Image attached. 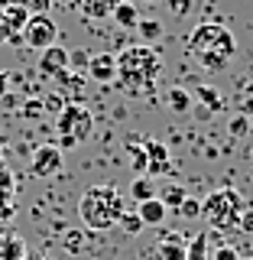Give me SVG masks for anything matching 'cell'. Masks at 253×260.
I'll list each match as a JSON object with an SVG mask.
<instances>
[{
	"label": "cell",
	"mask_w": 253,
	"mask_h": 260,
	"mask_svg": "<svg viewBox=\"0 0 253 260\" xmlns=\"http://www.w3.org/2000/svg\"><path fill=\"white\" fill-rule=\"evenodd\" d=\"M117 4L120 0H78V13L85 16L88 23H101V20H107L114 13Z\"/></svg>",
	"instance_id": "11"
},
{
	"label": "cell",
	"mask_w": 253,
	"mask_h": 260,
	"mask_svg": "<svg viewBox=\"0 0 253 260\" xmlns=\"http://www.w3.org/2000/svg\"><path fill=\"white\" fill-rule=\"evenodd\" d=\"M71 234V238H65V247H68V250H78L81 247V234L78 231H68Z\"/></svg>",
	"instance_id": "31"
},
{
	"label": "cell",
	"mask_w": 253,
	"mask_h": 260,
	"mask_svg": "<svg viewBox=\"0 0 253 260\" xmlns=\"http://www.w3.org/2000/svg\"><path fill=\"white\" fill-rule=\"evenodd\" d=\"M62 150L55 143H43V146H36L32 150V156H29V173L36 176V179H52V176H59L62 173Z\"/></svg>",
	"instance_id": "7"
},
{
	"label": "cell",
	"mask_w": 253,
	"mask_h": 260,
	"mask_svg": "<svg viewBox=\"0 0 253 260\" xmlns=\"http://www.w3.org/2000/svg\"><path fill=\"white\" fill-rule=\"evenodd\" d=\"M88 62H91V55H88V49H75V52L68 49V69L88 72Z\"/></svg>",
	"instance_id": "26"
},
{
	"label": "cell",
	"mask_w": 253,
	"mask_h": 260,
	"mask_svg": "<svg viewBox=\"0 0 253 260\" xmlns=\"http://www.w3.org/2000/svg\"><path fill=\"white\" fill-rule=\"evenodd\" d=\"M136 215H140L143 224H162L166 215H169V208L162 205L159 199H150V202H140V205H136Z\"/></svg>",
	"instance_id": "15"
},
{
	"label": "cell",
	"mask_w": 253,
	"mask_h": 260,
	"mask_svg": "<svg viewBox=\"0 0 253 260\" xmlns=\"http://www.w3.org/2000/svg\"><path fill=\"white\" fill-rule=\"evenodd\" d=\"M130 195H133V202H136V205H140V202L156 199V182H153L150 176H136L133 182H130Z\"/></svg>",
	"instance_id": "17"
},
{
	"label": "cell",
	"mask_w": 253,
	"mask_h": 260,
	"mask_svg": "<svg viewBox=\"0 0 253 260\" xmlns=\"http://www.w3.org/2000/svg\"><path fill=\"white\" fill-rule=\"evenodd\" d=\"M189 52L192 59L208 72H224L237 52V39L224 23H198L189 32Z\"/></svg>",
	"instance_id": "2"
},
{
	"label": "cell",
	"mask_w": 253,
	"mask_h": 260,
	"mask_svg": "<svg viewBox=\"0 0 253 260\" xmlns=\"http://www.w3.org/2000/svg\"><path fill=\"white\" fill-rule=\"evenodd\" d=\"M55 134L68 137V140H75V143H85L88 137L94 134V114H91V108H85L81 101L62 104V111L55 114Z\"/></svg>",
	"instance_id": "5"
},
{
	"label": "cell",
	"mask_w": 253,
	"mask_h": 260,
	"mask_svg": "<svg viewBox=\"0 0 253 260\" xmlns=\"http://www.w3.org/2000/svg\"><path fill=\"white\" fill-rule=\"evenodd\" d=\"M198 98L208 104V111H221V108H224L221 91H214V88H208V85H201V88H198Z\"/></svg>",
	"instance_id": "23"
},
{
	"label": "cell",
	"mask_w": 253,
	"mask_h": 260,
	"mask_svg": "<svg viewBox=\"0 0 253 260\" xmlns=\"http://www.w3.org/2000/svg\"><path fill=\"white\" fill-rule=\"evenodd\" d=\"M156 199H159V202H162V205H166L169 211H178V205H182V202L189 199V195H185V189H182V185L169 182V185H162V192L156 195Z\"/></svg>",
	"instance_id": "18"
},
{
	"label": "cell",
	"mask_w": 253,
	"mask_h": 260,
	"mask_svg": "<svg viewBox=\"0 0 253 260\" xmlns=\"http://www.w3.org/2000/svg\"><path fill=\"white\" fill-rule=\"evenodd\" d=\"M23 7H26V13H49V7H52V0H20Z\"/></svg>",
	"instance_id": "29"
},
{
	"label": "cell",
	"mask_w": 253,
	"mask_h": 260,
	"mask_svg": "<svg viewBox=\"0 0 253 260\" xmlns=\"http://www.w3.org/2000/svg\"><path fill=\"white\" fill-rule=\"evenodd\" d=\"M247 91H253V78H250V81H247Z\"/></svg>",
	"instance_id": "36"
},
{
	"label": "cell",
	"mask_w": 253,
	"mask_h": 260,
	"mask_svg": "<svg viewBox=\"0 0 253 260\" xmlns=\"http://www.w3.org/2000/svg\"><path fill=\"white\" fill-rule=\"evenodd\" d=\"M68 72V49L65 46H49L39 52V75L43 78H62Z\"/></svg>",
	"instance_id": "9"
},
{
	"label": "cell",
	"mask_w": 253,
	"mask_h": 260,
	"mask_svg": "<svg viewBox=\"0 0 253 260\" xmlns=\"http://www.w3.org/2000/svg\"><path fill=\"white\" fill-rule=\"evenodd\" d=\"M127 211V202L117 185H91L78 202V215L91 231H111Z\"/></svg>",
	"instance_id": "3"
},
{
	"label": "cell",
	"mask_w": 253,
	"mask_h": 260,
	"mask_svg": "<svg viewBox=\"0 0 253 260\" xmlns=\"http://www.w3.org/2000/svg\"><path fill=\"white\" fill-rule=\"evenodd\" d=\"M136 32H140V39L146 46H153L162 36V23L159 20H140V23H136Z\"/></svg>",
	"instance_id": "21"
},
{
	"label": "cell",
	"mask_w": 253,
	"mask_h": 260,
	"mask_svg": "<svg viewBox=\"0 0 253 260\" xmlns=\"http://www.w3.org/2000/svg\"><path fill=\"white\" fill-rule=\"evenodd\" d=\"M20 114H23L26 120H36V117H43V114H46V101H39V98H29V101H23Z\"/></svg>",
	"instance_id": "24"
},
{
	"label": "cell",
	"mask_w": 253,
	"mask_h": 260,
	"mask_svg": "<svg viewBox=\"0 0 253 260\" xmlns=\"http://www.w3.org/2000/svg\"><path fill=\"white\" fill-rule=\"evenodd\" d=\"M26 254H29L26 244H23V238H16V234H7L0 241V260H23Z\"/></svg>",
	"instance_id": "16"
},
{
	"label": "cell",
	"mask_w": 253,
	"mask_h": 260,
	"mask_svg": "<svg viewBox=\"0 0 253 260\" xmlns=\"http://www.w3.org/2000/svg\"><path fill=\"white\" fill-rule=\"evenodd\" d=\"M55 36H59V26L52 23L49 13H32L26 20V26H23V43H26L29 49H36V52L55 46Z\"/></svg>",
	"instance_id": "6"
},
{
	"label": "cell",
	"mask_w": 253,
	"mask_h": 260,
	"mask_svg": "<svg viewBox=\"0 0 253 260\" xmlns=\"http://www.w3.org/2000/svg\"><path fill=\"white\" fill-rule=\"evenodd\" d=\"M117 224L124 228L127 234H140L143 228H146V224L140 221V215H136V211H124V215H120V221H117Z\"/></svg>",
	"instance_id": "25"
},
{
	"label": "cell",
	"mask_w": 253,
	"mask_h": 260,
	"mask_svg": "<svg viewBox=\"0 0 253 260\" xmlns=\"http://www.w3.org/2000/svg\"><path fill=\"white\" fill-rule=\"evenodd\" d=\"M243 211H247V199L234 185H221L201 202V215L214 231H237Z\"/></svg>",
	"instance_id": "4"
},
{
	"label": "cell",
	"mask_w": 253,
	"mask_h": 260,
	"mask_svg": "<svg viewBox=\"0 0 253 260\" xmlns=\"http://www.w3.org/2000/svg\"><path fill=\"white\" fill-rule=\"evenodd\" d=\"M127 156H130L133 173L136 176H146V150H143V143H127Z\"/></svg>",
	"instance_id": "22"
},
{
	"label": "cell",
	"mask_w": 253,
	"mask_h": 260,
	"mask_svg": "<svg viewBox=\"0 0 253 260\" xmlns=\"http://www.w3.org/2000/svg\"><path fill=\"white\" fill-rule=\"evenodd\" d=\"M7 88H10V72H0V98H7Z\"/></svg>",
	"instance_id": "33"
},
{
	"label": "cell",
	"mask_w": 253,
	"mask_h": 260,
	"mask_svg": "<svg viewBox=\"0 0 253 260\" xmlns=\"http://www.w3.org/2000/svg\"><path fill=\"white\" fill-rule=\"evenodd\" d=\"M159 75H162V55L153 46L136 43V46H127L117 55V78H114V85L130 98H150L156 91Z\"/></svg>",
	"instance_id": "1"
},
{
	"label": "cell",
	"mask_w": 253,
	"mask_h": 260,
	"mask_svg": "<svg viewBox=\"0 0 253 260\" xmlns=\"http://www.w3.org/2000/svg\"><path fill=\"white\" fill-rule=\"evenodd\" d=\"M156 254H159V260H185V241L178 238L175 231H169L166 238L159 241Z\"/></svg>",
	"instance_id": "14"
},
{
	"label": "cell",
	"mask_w": 253,
	"mask_h": 260,
	"mask_svg": "<svg viewBox=\"0 0 253 260\" xmlns=\"http://www.w3.org/2000/svg\"><path fill=\"white\" fill-rule=\"evenodd\" d=\"M240 231H253V211L250 208L243 211V218H240Z\"/></svg>",
	"instance_id": "32"
},
{
	"label": "cell",
	"mask_w": 253,
	"mask_h": 260,
	"mask_svg": "<svg viewBox=\"0 0 253 260\" xmlns=\"http://www.w3.org/2000/svg\"><path fill=\"white\" fill-rule=\"evenodd\" d=\"M166 104H169L175 114H189V111H192V94L185 91V88H169Z\"/></svg>",
	"instance_id": "20"
},
{
	"label": "cell",
	"mask_w": 253,
	"mask_h": 260,
	"mask_svg": "<svg viewBox=\"0 0 253 260\" xmlns=\"http://www.w3.org/2000/svg\"><path fill=\"white\" fill-rule=\"evenodd\" d=\"M211 260H240V254H237L234 247H227V244H224V247H218L214 254H211Z\"/></svg>",
	"instance_id": "30"
},
{
	"label": "cell",
	"mask_w": 253,
	"mask_h": 260,
	"mask_svg": "<svg viewBox=\"0 0 253 260\" xmlns=\"http://www.w3.org/2000/svg\"><path fill=\"white\" fill-rule=\"evenodd\" d=\"M231 130H234V134H243V130H247V120H243V117H237V120L231 124Z\"/></svg>",
	"instance_id": "34"
},
{
	"label": "cell",
	"mask_w": 253,
	"mask_h": 260,
	"mask_svg": "<svg viewBox=\"0 0 253 260\" xmlns=\"http://www.w3.org/2000/svg\"><path fill=\"white\" fill-rule=\"evenodd\" d=\"M88 78L97 81V85H114L117 78V55L114 52H97L88 62Z\"/></svg>",
	"instance_id": "10"
},
{
	"label": "cell",
	"mask_w": 253,
	"mask_h": 260,
	"mask_svg": "<svg viewBox=\"0 0 253 260\" xmlns=\"http://www.w3.org/2000/svg\"><path fill=\"white\" fill-rule=\"evenodd\" d=\"M0 10H4V20H7V26H10V32H23L29 13L20 0H0Z\"/></svg>",
	"instance_id": "12"
},
{
	"label": "cell",
	"mask_w": 253,
	"mask_h": 260,
	"mask_svg": "<svg viewBox=\"0 0 253 260\" xmlns=\"http://www.w3.org/2000/svg\"><path fill=\"white\" fill-rule=\"evenodd\" d=\"M185 260H211V250H208V234H195V238L185 244Z\"/></svg>",
	"instance_id": "19"
},
{
	"label": "cell",
	"mask_w": 253,
	"mask_h": 260,
	"mask_svg": "<svg viewBox=\"0 0 253 260\" xmlns=\"http://www.w3.org/2000/svg\"><path fill=\"white\" fill-rule=\"evenodd\" d=\"M178 215L182 218H198L201 215V202L198 199H185L182 205H178Z\"/></svg>",
	"instance_id": "28"
},
{
	"label": "cell",
	"mask_w": 253,
	"mask_h": 260,
	"mask_svg": "<svg viewBox=\"0 0 253 260\" xmlns=\"http://www.w3.org/2000/svg\"><path fill=\"white\" fill-rule=\"evenodd\" d=\"M143 150H146V176H150V179H159V176L172 173V156H169L166 143L143 140Z\"/></svg>",
	"instance_id": "8"
},
{
	"label": "cell",
	"mask_w": 253,
	"mask_h": 260,
	"mask_svg": "<svg viewBox=\"0 0 253 260\" xmlns=\"http://www.w3.org/2000/svg\"><path fill=\"white\" fill-rule=\"evenodd\" d=\"M23 260H46V257H39V254H26Z\"/></svg>",
	"instance_id": "35"
},
{
	"label": "cell",
	"mask_w": 253,
	"mask_h": 260,
	"mask_svg": "<svg viewBox=\"0 0 253 260\" xmlns=\"http://www.w3.org/2000/svg\"><path fill=\"white\" fill-rule=\"evenodd\" d=\"M143 4H156V0H143Z\"/></svg>",
	"instance_id": "37"
},
{
	"label": "cell",
	"mask_w": 253,
	"mask_h": 260,
	"mask_svg": "<svg viewBox=\"0 0 253 260\" xmlns=\"http://www.w3.org/2000/svg\"><path fill=\"white\" fill-rule=\"evenodd\" d=\"M111 16H114V23H117L120 29H136V23H140V10H136L133 0H120Z\"/></svg>",
	"instance_id": "13"
},
{
	"label": "cell",
	"mask_w": 253,
	"mask_h": 260,
	"mask_svg": "<svg viewBox=\"0 0 253 260\" xmlns=\"http://www.w3.org/2000/svg\"><path fill=\"white\" fill-rule=\"evenodd\" d=\"M166 4H169V13H172V16H178V20H182V16H189V13H192L195 0H166Z\"/></svg>",
	"instance_id": "27"
}]
</instances>
